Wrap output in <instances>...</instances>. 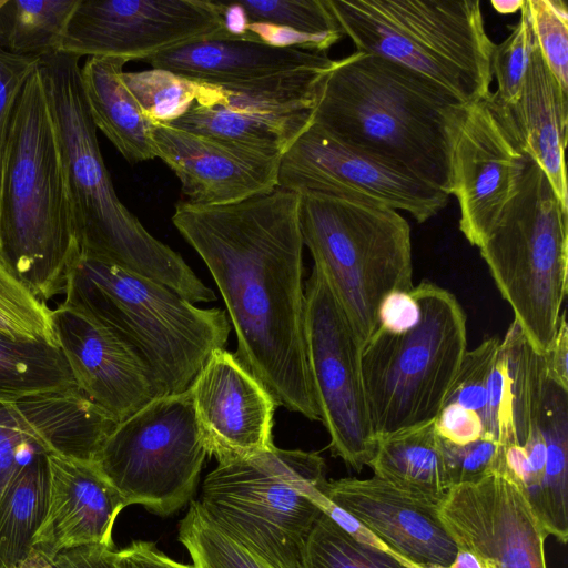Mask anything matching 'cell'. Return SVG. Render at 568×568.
Listing matches in <instances>:
<instances>
[{"instance_id": "bcb514c9", "label": "cell", "mask_w": 568, "mask_h": 568, "mask_svg": "<svg viewBox=\"0 0 568 568\" xmlns=\"http://www.w3.org/2000/svg\"><path fill=\"white\" fill-rule=\"evenodd\" d=\"M544 357L547 378L568 390V324L565 308L556 335Z\"/></svg>"}, {"instance_id": "f6af8a7d", "label": "cell", "mask_w": 568, "mask_h": 568, "mask_svg": "<svg viewBox=\"0 0 568 568\" xmlns=\"http://www.w3.org/2000/svg\"><path fill=\"white\" fill-rule=\"evenodd\" d=\"M116 551L104 545H84L58 554L50 568H119Z\"/></svg>"}, {"instance_id": "836d02e7", "label": "cell", "mask_w": 568, "mask_h": 568, "mask_svg": "<svg viewBox=\"0 0 568 568\" xmlns=\"http://www.w3.org/2000/svg\"><path fill=\"white\" fill-rule=\"evenodd\" d=\"M178 537L194 568H273L220 528L199 500H191Z\"/></svg>"}, {"instance_id": "f1b7e54d", "label": "cell", "mask_w": 568, "mask_h": 568, "mask_svg": "<svg viewBox=\"0 0 568 568\" xmlns=\"http://www.w3.org/2000/svg\"><path fill=\"white\" fill-rule=\"evenodd\" d=\"M75 387L58 345L0 332V403Z\"/></svg>"}, {"instance_id": "7a4b0ae2", "label": "cell", "mask_w": 568, "mask_h": 568, "mask_svg": "<svg viewBox=\"0 0 568 568\" xmlns=\"http://www.w3.org/2000/svg\"><path fill=\"white\" fill-rule=\"evenodd\" d=\"M467 106L399 63L354 51L323 78L312 123L450 195L453 146Z\"/></svg>"}, {"instance_id": "7dc6e473", "label": "cell", "mask_w": 568, "mask_h": 568, "mask_svg": "<svg viewBox=\"0 0 568 568\" xmlns=\"http://www.w3.org/2000/svg\"><path fill=\"white\" fill-rule=\"evenodd\" d=\"M449 568H481V565L475 556L458 549L457 556Z\"/></svg>"}, {"instance_id": "277c9868", "label": "cell", "mask_w": 568, "mask_h": 568, "mask_svg": "<svg viewBox=\"0 0 568 568\" xmlns=\"http://www.w3.org/2000/svg\"><path fill=\"white\" fill-rule=\"evenodd\" d=\"M0 255L44 303L80 257L59 145L37 69L16 104L0 183Z\"/></svg>"}, {"instance_id": "d6986e66", "label": "cell", "mask_w": 568, "mask_h": 568, "mask_svg": "<svg viewBox=\"0 0 568 568\" xmlns=\"http://www.w3.org/2000/svg\"><path fill=\"white\" fill-rule=\"evenodd\" d=\"M196 425L209 456L242 458L272 447L277 406L265 387L236 359L214 351L190 386Z\"/></svg>"}, {"instance_id": "44dd1931", "label": "cell", "mask_w": 568, "mask_h": 568, "mask_svg": "<svg viewBox=\"0 0 568 568\" xmlns=\"http://www.w3.org/2000/svg\"><path fill=\"white\" fill-rule=\"evenodd\" d=\"M156 158L176 175L184 202L232 204L277 186L281 156L155 122Z\"/></svg>"}, {"instance_id": "8d00e7d4", "label": "cell", "mask_w": 568, "mask_h": 568, "mask_svg": "<svg viewBox=\"0 0 568 568\" xmlns=\"http://www.w3.org/2000/svg\"><path fill=\"white\" fill-rule=\"evenodd\" d=\"M519 13L518 21L510 26L509 36L500 43H495L491 52V73L497 81V90L491 97L501 105H509L517 100L536 48L526 0Z\"/></svg>"}, {"instance_id": "5bb4252c", "label": "cell", "mask_w": 568, "mask_h": 568, "mask_svg": "<svg viewBox=\"0 0 568 568\" xmlns=\"http://www.w3.org/2000/svg\"><path fill=\"white\" fill-rule=\"evenodd\" d=\"M277 186L298 195L364 201L410 214L424 223L449 195L379 158L310 126L281 156Z\"/></svg>"}, {"instance_id": "ac0fdd59", "label": "cell", "mask_w": 568, "mask_h": 568, "mask_svg": "<svg viewBox=\"0 0 568 568\" xmlns=\"http://www.w3.org/2000/svg\"><path fill=\"white\" fill-rule=\"evenodd\" d=\"M52 323L75 386L116 424L166 395L138 352L90 312L63 302Z\"/></svg>"}, {"instance_id": "484cf974", "label": "cell", "mask_w": 568, "mask_h": 568, "mask_svg": "<svg viewBox=\"0 0 568 568\" xmlns=\"http://www.w3.org/2000/svg\"><path fill=\"white\" fill-rule=\"evenodd\" d=\"M367 466L374 476L435 503L452 488L434 422L377 439Z\"/></svg>"}, {"instance_id": "8fae6325", "label": "cell", "mask_w": 568, "mask_h": 568, "mask_svg": "<svg viewBox=\"0 0 568 568\" xmlns=\"http://www.w3.org/2000/svg\"><path fill=\"white\" fill-rule=\"evenodd\" d=\"M207 455L189 388L156 397L118 423L93 463L125 506L169 516L191 499Z\"/></svg>"}, {"instance_id": "7bdbcfd3", "label": "cell", "mask_w": 568, "mask_h": 568, "mask_svg": "<svg viewBox=\"0 0 568 568\" xmlns=\"http://www.w3.org/2000/svg\"><path fill=\"white\" fill-rule=\"evenodd\" d=\"M420 310L410 291L392 292L382 301L377 313V327L399 333L414 327L419 321Z\"/></svg>"}, {"instance_id": "f35d334b", "label": "cell", "mask_w": 568, "mask_h": 568, "mask_svg": "<svg viewBox=\"0 0 568 568\" xmlns=\"http://www.w3.org/2000/svg\"><path fill=\"white\" fill-rule=\"evenodd\" d=\"M499 345L500 339L491 336L465 353L444 406L456 403L484 418L489 377Z\"/></svg>"}, {"instance_id": "7c38bea8", "label": "cell", "mask_w": 568, "mask_h": 568, "mask_svg": "<svg viewBox=\"0 0 568 568\" xmlns=\"http://www.w3.org/2000/svg\"><path fill=\"white\" fill-rule=\"evenodd\" d=\"M304 336L308 369L329 449L359 473L376 448L361 373V346L318 267L304 287Z\"/></svg>"}, {"instance_id": "83f0119b", "label": "cell", "mask_w": 568, "mask_h": 568, "mask_svg": "<svg viewBox=\"0 0 568 568\" xmlns=\"http://www.w3.org/2000/svg\"><path fill=\"white\" fill-rule=\"evenodd\" d=\"M546 444L542 525L559 542L568 539V390L546 378L538 410Z\"/></svg>"}, {"instance_id": "9a60e30c", "label": "cell", "mask_w": 568, "mask_h": 568, "mask_svg": "<svg viewBox=\"0 0 568 568\" xmlns=\"http://www.w3.org/2000/svg\"><path fill=\"white\" fill-rule=\"evenodd\" d=\"M437 509L458 549L475 556L481 568H547L549 535L509 467L504 445L488 474L453 486Z\"/></svg>"}, {"instance_id": "4dcf8cb0", "label": "cell", "mask_w": 568, "mask_h": 568, "mask_svg": "<svg viewBox=\"0 0 568 568\" xmlns=\"http://www.w3.org/2000/svg\"><path fill=\"white\" fill-rule=\"evenodd\" d=\"M500 349L510 381L515 438L523 446L531 426L537 424L547 377L545 357L532 348L515 321L500 339Z\"/></svg>"}, {"instance_id": "5b68a950", "label": "cell", "mask_w": 568, "mask_h": 568, "mask_svg": "<svg viewBox=\"0 0 568 568\" xmlns=\"http://www.w3.org/2000/svg\"><path fill=\"white\" fill-rule=\"evenodd\" d=\"M65 300L114 329L152 369L166 394L190 388L210 355L227 343L225 311L200 308L170 287L80 256Z\"/></svg>"}, {"instance_id": "1f68e13d", "label": "cell", "mask_w": 568, "mask_h": 568, "mask_svg": "<svg viewBox=\"0 0 568 568\" xmlns=\"http://www.w3.org/2000/svg\"><path fill=\"white\" fill-rule=\"evenodd\" d=\"M302 568H416L394 555L359 542L322 513L302 552Z\"/></svg>"}, {"instance_id": "52a82bcc", "label": "cell", "mask_w": 568, "mask_h": 568, "mask_svg": "<svg viewBox=\"0 0 568 568\" xmlns=\"http://www.w3.org/2000/svg\"><path fill=\"white\" fill-rule=\"evenodd\" d=\"M324 459L274 445L217 462L201 490L205 514L273 568H302L305 540L325 499Z\"/></svg>"}, {"instance_id": "b9f144b4", "label": "cell", "mask_w": 568, "mask_h": 568, "mask_svg": "<svg viewBox=\"0 0 568 568\" xmlns=\"http://www.w3.org/2000/svg\"><path fill=\"white\" fill-rule=\"evenodd\" d=\"M434 425L442 439L456 445H466L485 436L479 414L456 403L446 404Z\"/></svg>"}, {"instance_id": "ba28073f", "label": "cell", "mask_w": 568, "mask_h": 568, "mask_svg": "<svg viewBox=\"0 0 568 568\" xmlns=\"http://www.w3.org/2000/svg\"><path fill=\"white\" fill-rule=\"evenodd\" d=\"M417 324L377 327L361 348V373L376 439L435 420L467 352V316L457 297L429 281L410 290Z\"/></svg>"}, {"instance_id": "3957f363", "label": "cell", "mask_w": 568, "mask_h": 568, "mask_svg": "<svg viewBox=\"0 0 568 568\" xmlns=\"http://www.w3.org/2000/svg\"><path fill=\"white\" fill-rule=\"evenodd\" d=\"M79 57L39 59L80 256L156 281L191 303L215 300L182 256L151 235L120 201L85 100Z\"/></svg>"}, {"instance_id": "2e32d148", "label": "cell", "mask_w": 568, "mask_h": 568, "mask_svg": "<svg viewBox=\"0 0 568 568\" xmlns=\"http://www.w3.org/2000/svg\"><path fill=\"white\" fill-rule=\"evenodd\" d=\"M227 31L223 2L79 0L60 52L148 61L169 49Z\"/></svg>"}, {"instance_id": "ab89813d", "label": "cell", "mask_w": 568, "mask_h": 568, "mask_svg": "<svg viewBox=\"0 0 568 568\" xmlns=\"http://www.w3.org/2000/svg\"><path fill=\"white\" fill-rule=\"evenodd\" d=\"M39 59L0 49V183L16 104L28 79L38 69Z\"/></svg>"}, {"instance_id": "6da1fadb", "label": "cell", "mask_w": 568, "mask_h": 568, "mask_svg": "<svg viewBox=\"0 0 568 568\" xmlns=\"http://www.w3.org/2000/svg\"><path fill=\"white\" fill-rule=\"evenodd\" d=\"M300 200L276 186L225 205L181 201L172 222L217 285L236 333V359L276 405L321 420L304 336Z\"/></svg>"}, {"instance_id": "d4e9b609", "label": "cell", "mask_w": 568, "mask_h": 568, "mask_svg": "<svg viewBox=\"0 0 568 568\" xmlns=\"http://www.w3.org/2000/svg\"><path fill=\"white\" fill-rule=\"evenodd\" d=\"M128 61L90 57L80 69L81 82L92 121L122 156L132 164L156 158L154 121L123 82Z\"/></svg>"}, {"instance_id": "4316f807", "label": "cell", "mask_w": 568, "mask_h": 568, "mask_svg": "<svg viewBox=\"0 0 568 568\" xmlns=\"http://www.w3.org/2000/svg\"><path fill=\"white\" fill-rule=\"evenodd\" d=\"M48 455L40 453L23 465L0 497V568H19L32 554L49 504Z\"/></svg>"}, {"instance_id": "c3c4849f", "label": "cell", "mask_w": 568, "mask_h": 568, "mask_svg": "<svg viewBox=\"0 0 568 568\" xmlns=\"http://www.w3.org/2000/svg\"><path fill=\"white\" fill-rule=\"evenodd\" d=\"M524 0L517 1H491L493 7L500 13H513L519 11Z\"/></svg>"}, {"instance_id": "e575fe53", "label": "cell", "mask_w": 568, "mask_h": 568, "mask_svg": "<svg viewBox=\"0 0 568 568\" xmlns=\"http://www.w3.org/2000/svg\"><path fill=\"white\" fill-rule=\"evenodd\" d=\"M0 332L57 343L52 310L11 271L0 255Z\"/></svg>"}, {"instance_id": "ffe728a7", "label": "cell", "mask_w": 568, "mask_h": 568, "mask_svg": "<svg viewBox=\"0 0 568 568\" xmlns=\"http://www.w3.org/2000/svg\"><path fill=\"white\" fill-rule=\"evenodd\" d=\"M322 493L417 568H449L457 556L458 547L438 516V503L376 476L326 480Z\"/></svg>"}, {"instance_id": "cb8c5ba5", "label": "cell", "mask_w": 568, "mask_h": 568, "mask_svg": "<svg viewBox=\"0 0 568 568\" xmlns=\"http://www.w3.org/2000/svg\"><path fill=\"white\" fill-rule=\"evenodd\" d=\"M497 104L527 153L547 175L560 202L568 207L564 156L568 92L546 65L537 43L517 100L509 105Z\"/></svg>"}, {"instance_id": "ee69618b", "label": "cell", "mask_w": 568, "mask_h": 568, "mask_svg": "<svg viewBox=\"0 0 568 568\" xmlns=\"http://www.w3.org/2000/svg\"><path fill=\"white\" fill-rule=\"evenodd\" d=\"M115 562L119 568H194L178 562L159 550L154 542L134 540L116 551Z\"/></svg>"}, {"instance_id": "f546056e", "label": "cell", "mask_w": 568, "mask_h": 568, "mask_svg": "<svg viewBox=\"0 0 568 568\" xmlns=\"http://www.w3.org/2000/svg\"><path fill=\"white\" fill-rule=\"evenodd\" d=\"M79 0H1L0 49L41 58L60 52Z\"/></svg>"}, {"instance_id": "74e56055", "label": "cell", "mask_w": 568, "mask_h": 568, "mask_svg": "<svg viewBox=\"0 0 568 568\" xmlns=\"http://www.w3.org/2000/svg\"><path fill=\"white\" fill-rule=\"evenodd\" d=\"M529 21L541 57L568 92V11L562 0H526Z\"/></svg>"}, {"instance_id": "f907efd6", "label": "cell", "mask_w": 568, "mask_h": 568, "mask_svg": "<svg viewBox=\"0 0 568 568\" xmlns=\"http://www.w3.org/2000/svg\"><path fill=\"white\" fill-rule=\"evenodd\" d=\"M1 1V0H0Z\"/></svg>"}, {"instance_id": "d590c367", "label": "cell", "mask_w": 568, "mask_h": 568, "mask_svg": "<svg viewBox=\"0 0 568 568\" xmlns=\"http://www.w3.org/2000/svg\"><path fill=\"white\" fill-rule=\"evenodd\" d=\"M126 88L154 122H171L181 116L196 97L199 84L169 71L154 69L123 72Z\"/></svg>"}, {"instance_id": "8992f818", "label": "cell", "mask_w": 568, "mask_h": 568, "mask_svg": "<svg viewBox=\"0 0 568 568\" xmlns=\"http://www.w3.org/2000/svg\"><path fill=\"white\" fill-rule=\"evenodd\" d=\"M355 51L399 63L464 102L491 94V52L478 0H327Z\"/></svg>"}, {"instance_id": "60d3db41", "label": "cell", "mask_w": 568, "mask_h": 568, "mask_svg": "<svg viewBox=\"0 0 568 568\" xmlns=\"http://www.w3.org/2000/svg\"><path fill=\"white\" fill-rule=\"evenodd\" d=\"M452 487L474 483L488 474L495 464L499 446L484 436L466 445H456L440 438Z\"/></svg>"}, {"instance_id": "4fadbf2b", "label": "cell", "mask_w": 568, "mask_h": 568, "mask_svg": "<svg viewBox=\"0 0 568 568\" xmlns=\"http://www.w3.org/2000/svg\"><path fill=\"white\" fill-rule=\"evenodd\" d=\"M327 71H300L260 81L199 84L175 128L282 156L310 126Z\"/></svg>"}, {"instance_id": "603a6c76", "label": "cell", "mask_w": 568, "mask_h": 568, "mask_svg": "<svg viewBox=\"0 0 568 568\" xmlns=\"http://www.w3.org/2000/svg\"><path fill=\"white\" fill-rule=\"evenodd\" d=\"M154 69L191 82L224 85L260 81L300 71H327L335 60L327 52L280 47L245 30L197 40L148 60Z\"/></svg>"}, {"instance_id": "681fc988", "label": "cell", "mask_w": 568, "mask_h": 568, "mask_svg": "<svg viewBox=\"0 0 568 568\" xmlns=\"http://www.w3.org/2000/svg\"><path fill=\"white\" fill-rule=\"evenodd\" d=\"M19 568H50V562L44 558L33 552Z\"/></svg>"}, {"instance_id": "d6a6232c", "label": "cell", "mask_w": 568, "mask_h": 568, "mask_svg": "<svg viewBox=\"0 0 568 568\" xmlns=\"http://www.w3.org/2000/svg\"><path fill=\"white\" fill-rule=\"evenodd\" d=\"M236 3L247 24L292 30L315 40L325 52L345 37L327 0H242Z\"/></svg>"}, {"instance_id": "7402d4cb", "label": "cell", "mask_w": 568, "mask_h": 568, "mask_svg": "<svg viewBox=\"0 0 568 568\" xmlns=\"http://www.w3.org/2000/svg\"><path fill=\"white\" fill-rule=\"evenodd\" d=\"M50 495L32 551L51 562L67 549L84 545L114 548L112 530L126 507L93 462L49 454Z\"/></svg>"}, {"instance_id": "30bf717a", "label": "cell", "mask_w": 568, "mask_h": 568, "mask_svg": "<svg viewBox=\"0 0 568 568\" xmlns=\"http://www.w3.org/2000/svg\"><path fill=\"white\" fill-rule=\"evenodd\" d=\"M477 247L514 321L545 354L568 292V207L531 156L518 190Z\"/></svg>"}, {"instance_id": "e0dca14e", "label": "cell", "mask_w": 568, "mask_h": 568, "mask_svg": "<svg viewBox=\"0 0 568 568\" xmlns=\"http://www.w3.org/2000/svg\"><path fill=\"white\" fill-rule=\"evenodd\" d=\"M529 158L491 94L468 104L453 146L450 195L471 245L480 244L518 190Z\"/></svg>"}, {"instance_id": "9c48e42d", "label": "cell", "mask_w": 568, "mask_h": 568, "mask_svg": "<svg viewBox=\"0 0 568 568\" xmlns=\"http://www.w3.org/2000/svg\"><path fill=\"white\" fill-rule=\"evenodd\" d=\"M300 196L303 243L362 348L377 328L384 297L414 287L410 226L399 211L385 205Z\"/></svg>"}]
</instances>
